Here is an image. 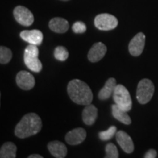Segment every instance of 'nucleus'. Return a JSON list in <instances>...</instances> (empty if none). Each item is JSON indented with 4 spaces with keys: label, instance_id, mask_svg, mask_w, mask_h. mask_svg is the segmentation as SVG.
Segmentation results:
<instances>
[{
    "label": "nucleus",
    "instance_id": "a878e982",
    "mask_svg": "<svg viewBox=\"0 0 158 158\" xmlns=\"http://www.w3.org/2000/svg\"><path fill=\"white\" fill-rule=\"evenodd\" d=\"M29 158H43V156L40 155H37V154H35V155H29Z\"/></svg>",
    "mask_w": 158,
    "mask_h": 158
},
{
    "label": "nucleus",
    "instance_id": "f03ea898",
    "mask_svg": "<svg viewBox=\"0 0 158 158\" xmlns=\"http://www.w3.org/2000/svg\"><path fill=\"white\" fill-rule=\"evenodd\" d=\"M68 93L72 101L78 105L87 106L93 100V94L89 86L79 79H73L69 82Z\"/></svg>",
    "mask_w": 158,
    "mask_h": 158
},
{
    "label": "nucleus",
    "instance_id": "9b49d317",
    "mask_svg": "<svg viewBox=\"0 0 158 158\" xmlns=\"http://www.w3.org/2000/svg\"><path fill=\"white\" fill-rule=\"evenodd\" d=\"M116 141L124 152L130 154L134 150V143L130 136L125 132L120 130L116 133Z\"/></svg>",
    "mask_w": 158,
    "mask_h": 158
},
{
    "label": "nucleus",
    "instance_id": "0eeeda50",
    "mask_svg": "<svg viewBox=\"0 0 158 158\" xmlns=\"http://www.w3.org/2000/svg\"><path fill=\"white\" fill-rule=\"evenodd\" d=\"M13 15L15 21L19 24L29 27L34 22V15L28 8L23 6H17L13 10Z\"/></svg>",
    "mask_w": 158,
    "mask_h": 158
},
{
    "label": "nucleus",
    "instance_id": "423d86ee",
    "mask_svg": "<svg viewBox=\"0 0 158 158\" xmlns=\"http://www.w3.org/2000/svg\"><path fill=\"white\" fill-rule=\"evenodd\" d=\"M94 25L100 30H112L118 26V20L113 15L101 13L97 15L94 19Z\"/></svg>",
    "mask_w": 158,
    "mask_h": 158
},
{
    "label": "nucleus",
    "instance_id": "2eb2a0df",
    "mask_svg": "<svg viewBox=\"0 0 158 158\" xmlns=\"http://www.w3.org/2000/svg\"><path fill=\"white\" fill-rule=\"evenodd\" d=\"M98 117V108L94 105L89 104L86 106V107L82 112L83 121L86 125H92Z\"/></svg>",
    "mask_w": 158,
    "mask_h": 158
},
{
    "label": "nucleus",
    "instance_id": "4be33fe9",
    "mask_svg": "<svg viewBox=\"0 0 158 158\" xmlns=\"http://www.w3.org/2000/svg\"><path fill=\"white\" fill-rule=\"evenodd\" d=\"M116 133V127L115 126H111V127H110L108 130L100 132L98 134V136L100 140L106 141H108V140L111 139Z\"/></svg>",
    "mask_w": 158,
    "mask_h": 158
},
{
    "label": "nucleus",
    "instance_id": "7ed1b4c3",
    "mask_svg": "<svg viewBox=\"0 0 158 158\" xmlns=\"http://www.w3.org/2000/svg\"><path fill=\"white\" fill-rule=\"evenodd\" d=\"M39 50L37 45L29 44L24 51L23 60L26 66L35 73L40 72L43 68L42 63L38 59Z\"/></svg>",
    "mask_w": 158,
    "mask_h": 158
},
{
    "label": "nucleus",
    "instance_id": "b1692460",
    "mask_svg": "<svg viewBox=\"0 0 158 158\" xmlns=\"http://www.w3.org/2000/svg\"><path fill=\"white\" fill-rule=\"evenodd\" d=\"M73 31L77 34H81L86 31V26L82 21H76L72 27Z\"/></svg>",
    "mask_w": 158,
    "mask_h": 158
},
{
    "label": "nucleus",
    "instance_id": "4468645a",
    "mask_svg": "<svg viewBox=\"0 0 158 158\" xmlns=\"http://www.w3.org/2000/svg\"><path fill=\"white\" fill-rule=\"evenodd\" d=\"M48 149L51 155L56 158H64L68 153L66 146L58 141L50 142L48 144Z\"/></svg>",
    "mask_w": 158,
    "mask_h": 158
},
{
    "label": "nucleus",
    "instance_id": "39448f33",
    "mask_svg": "<svg viewBox=\"0 0 158 158\" xmlns=\"http://www.w3.org/2000/svg\"><path fill=\"white\" fill-rule=\"evenodd\" d=\"M114 100L115 104L118 107L126 111H129L132 108V99L130 97V92L125 86L122 84L116 85L114 94Z\"/></svg>",
    "mask_w": 158,
    "mask_h": 158
},
{
    "label": "nucleus",
    "instance_id": "1a4fd4ad",
    "mask_svg": "<svg viewBox=\"0 0 158 158\" xmlns=\"http://www.w3.org/2000/svg\"><path fill=\"white\" fill-rule=\"evenodd\" d=\"M15 81L18 86L23 90H30L35 85V80L32 74L24 70L18 73Z\"/></svg>",
    "mask_w": 158,
    "mask_h": 158
},
{
    "label": "nucleus",
    "instance_id": "f3484780",
    "mask_svg": "<svg viewBox=\"0 0 158 158\" xmlns=\"http://www.w3.org/2000/svg\"><path fill=\"white\" fill-rule=\"evenodd\" d=\"M116 81L114 78H110L106 81V84L103 88L101 89V90L99 92L98 98L100 100H107L111 96L112 94H114V89L116 86Z\"/></svg>",
    "mask_w": 158,
    "mask_h": 158
},
{
    "label": "nucleus",
    "instance_id": "20e7f679",
    "mask_svg": "<svg viewBox=\"0 0 158 158\" xmlns=\"http://www.w3.org/2000/svg\"><path fill=\"white\" fill-rule=\"evenodd\" d=\"M155 92V86L152 81L148 78H143L138 83L136 98L141 104H147L152 98Z\"/></svg>",
    "mask_w": 158,
    "mask_h": 158
},
{
    "label": "nucleus",
    "instance_id": "f257e3e1",
    "mask_svg": "<svg viewBox=\"0 0 158 158\" xmlns=\"http://www.w3.org/2000/svg\"><path fill=\"white\" fill-rule=\"evenodd\" d=\"M42 120L37 114L29 113L23 116L15 128V134L19 138L36 135L42 129Z\"/></svg>",
    "mask_w": 158,
    "mask_h": 158
},
{
    "label": "nucleus",
    "instance_id": "a211bd4d",
    "mask_svg": "<svg viewBox=\"0 0 158 158\" xmlns=\"http://www.w3.org/2000/svg\"><path fill=\"white\" fill-rule=\"evenodd\" d=\"M111 110L113 116L116 118V119L121 122L122 123L127 124V125L131 124V118H130L129 115L127 114V111H126V110L122 109V108L118 107L116 104L112 105Z\"/></svg>",
    "mask_w": 158,
    "mask_h": 158
},
{
    "label": "nucleus",
    "instance_id": "393cba45",
    "mask_svg": "<svg viewBox=\"0 0 158 158\" xmlns=\"http://www.w3.org/2000/svg\"><path fill=\"white\" fill-rule=\"evenodd\" d=\"M157 152L155 151V149H151L149 150H148V151L146 152L145 155H144V157L145 158H155L157 157Z\"/></svg>",
    "mask_w": 158,
    "mask_h": 158
},
{
    "label": "nucleus",
    "instance_id": "dca6fc26",
    "mask_svg": "<svg viewBox=\"0 0 158 158\" xmlns=\"http://www.w3.org/2000/svg\"><path fill=\"white\" fill-rule=\"evenodd\" d=\"M49 28L56 33H64L68 30L69 23L63 18H54L49 22Z\"/></svg>",
    "mask_w": 158,
    "mask_h": 158
},
{
    "label": "nucleus",
    "instance_id": "9d476101",
    "mask_svg": "<svg viewBox=\"0 0 158 158\" xmlns=\"http://www.w3.org/2000/svg\"><path fill=\"white\" fill-rule=\"evenodd\" d=\"M20 37L23 40L29 44L40 45L43 42V35L42 31L38 29L32 30H23L20 33Z\"/></svg>",
    "mask_w": 158,
    "mask_h": 158
},
{
    "label": "nucleus",
    "instance_id": "bb28decb",
    "mask_svg": "<svg viewBox=\"0 0 158 158\" xmlns=\"http://www.w3.org/2000/svg\"><path fill=\"white\" fill-rule=\"evenodd\" d=\"M61 1H64V2H67V1H70V0H61Z\"/></svg>",
    "mask_w": 158,
    "mask_h": 158
},
{
    "label": "nucleus",
    "instance_id": "412c9836",
    "mask_svg": "<svg viewBox=\"0 0 158 158\" xmlns=\"http://www.w3.org/2000/svg\"><path fill=\"white\" fill-rule=\"evenodd\" d=\"M69 56V53L64 46H57L54 50V57L57 60L64 62Z\"/></svg>",
    "mask_w": 158,
    "mask_h": 158
},
{
    "label": "nucleus",
    "instance_id": "6e6552de",
    "mask_svg": "<svg viewBox=\"0 0 158 158\" xmlns=\"http://www.w3.org/2000/svg\"><path fill=\"white\" fill-rule=\"evenodd\" d=\"M145 35L143 32H139L130 40L128 48L132 56H138L142 54L145 46Z\"/></svg>",
    "mask_w": 158,
    "mask_h": 158
},
{
    "label": "nucleus",
    "instance_id": "5701e85b",
    "mask_svg": "<svg viewBox=\"0 0 158 158\" xmlns=\"http://www.w3.org/2000/svg\"><path fill=\"white\" fill-rule=\"evenodd\" d=\"M106 158H118V152L117 148L114 143H109L106 147Z\"/></svg>",
    "mask_w": 158,
    "mask_h": 158
},
{
    "label": "nucleus",
    "instance_id": "aec40b11",
    "mask_svg": "<svg viewBox=\"0 0 158 158\" xmlns=\"http://www.w3.org/2000/svg\"><path fill=\"white\" fill-rule=\"evenodd\" d=\"M12 51L10 48L2 45L0 47V62L1 64H7L12 59Z\"/></svg>",
    "mask_w": 158,
    "mask_h": 158
},
{
    "label": "nucleus",
    "instance_id": "ddd939ff",
    "mask_svg": "<svg viewBox=\"0 0 158 158\" xmlns=\"http://www.w3.org/2000/svg\"><path fill=\"white\" fill-rule=\"evenodd\" d=\"M107 51V48L102 43H96L92 45L88 53V59L90 62H97L103 58Z\"/></svg>",
    "mask_w": 158,
    "mask_h": 158
},
{
    "label": "nucleus",
    "instance_id": "f8f14e48",
    "mask_svg": "<svg viewBox=\"0 0 158 158\" xmlns=\"http://www.w3.org/2000/svg\"><path fill=\"white\" fill-rule=\"evenodd\" d=\"M86 137V132L82 127L75 128L65 135V141L70 145H78L81 143Z\"/></svg>",
    "mask_w": 158,
    "mask_h": 158
},
{
    "label": "nucleus",
    "instance_id": "6ab92c4d",
    "mask_svg": "<svg viewBox=\"0 0 158 158\" xmlns=\"http://www.w3.org/2000/svg\"><path fill=\"white\" fill-rule=\"evenodd\" d=\"M17 147L12 142H6L2 146L0 149L1 158H15Z\"/></svg>",
    "mask_w": 158,
    "mask_h": 158
}]
</instances>
